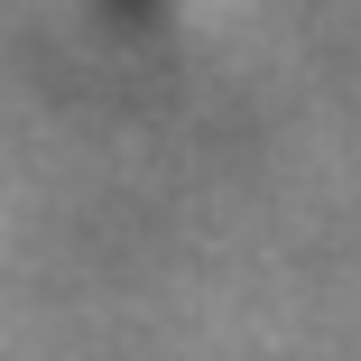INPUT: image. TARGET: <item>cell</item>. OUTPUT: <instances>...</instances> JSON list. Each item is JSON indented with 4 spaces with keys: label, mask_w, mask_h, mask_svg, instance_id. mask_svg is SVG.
Instances as JSON below:
<instances>
[{
    "label": "cell",
    "mask_w": 361,
    "mask_h": 361,
    "mask_svg": "<svg viewBox=\"0 0 361 361\" xmlns=\"http://www.w3.org/2000/svg\"><path fill=\"white\" fill-rule=\"evenodd\" d=\"M111 19H149V10H167V0H102Z\"/></svg>",
    "instance_id": "1"
}]
</instances>
